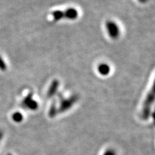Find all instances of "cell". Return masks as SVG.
I'll use <instances>...</instances> for the list:
<instances>
[{
    "label": "cell",
    "mask_w": 155,
    "mask_h": 155,
    "mask_svg": "<svg viewBox=\"0 0 155 155\" xmlns=\"http://www.w3.org/2000/svg\"><path fill=\"white\" fill-rule=\"evenodd\" d=\"M155 98V92H154V86L153 85L152 88L148 94L146 96L144 102L143 104L142 112H141V118L144 120H147L151 116V107L154 101Z\"/></svg>",
    "instance_id": "cell-1"
},
{
    "label": "cell",
    "mask_w": 155,
    "mask_h": 155,
    "mask_svg": "<svg viewBox=\"0 0 155 155\" xmlns=\"http://www.w3.org/2000/svg\"><path fill=\"white\" fill-rule=\"evenodd\" d=\"M53 19L55 21H58L61 19H67L74 20L78 17V12L74 8L66 9L65 11H56L52 13Z\"/></svg>",
    "instance_id": "cell-2"
},
{
    "label": "cell",
    "mask_w": 155,
    "mask_h": 155,
    "mask_svg": "<svg viewBox=\"0 0 155 155\" xmlns=\"http://www.w3.org/2000/svg\"><path fill=\"white\" fill-rule=\"evenodd\" d=\"M58 96L60 98V105L58 107V112L59 113H64L65 111L69 110L78 100V96L76 94L68 98H64V96L61 93H59Z\"/></svg>",
    "instance_id": "cell-3"
},
{
    "label": "cell",
    "mask_w": 155,
    "mask_h": 155,
    "mask_svg": "<svg viewBox=\"0 0 155 155\" xmlns=\"http://www.w3.org/2000/svg\"><path fill=\"white\" fill-rule=\"evenodd\" d=\"M107 31L110 38L113 40L118 39L120 35V30L118 25L114 21H107L105 23Z\"/></svg>",
    "instance_id": "cell-4"
},
{
    "label": "cell",
    "mask_w": 155,
    "mask_h": 155,
    "mask_svg": "<svg viewBox=\"0 0 155 155\" xmlns=\"http://www.w3.org/2000/svg\"><path fill=\"white\" fill-rule=\"evenodd\" d=\"M21 105L25 109L31 110H35L38 108V104L36 100L33 99V94L31 93L28 94L23 100Z\"/></svg>",
    "instance_id": "cell-5"
},
{
    "label": "cell",
    "mask_w": 155,
    "mask_h": 155,
    "mask_svg": "<svg viewBox=\"0 0 155 155\" xmlns=\"http://www.w3.org/2000/svg\"><path fill=\"white\" fill-rule=\"evenodd\" d=\"M59 81L56 80L52 81L47 92L48 98H52L53 96H54L57 94L58 88H59Z\"/></svg>",
    "instance_id": "cell-6"
},
{
    "label": "cell",
    "mask_w": 155,
    "mask_h": 155,
    "mask_svg": "<svg viewBox=\"0 0 155 155\" xmlns=\"http://www.w3.org/2000/svg\"><path fill=\"white\" fill-rule=\"evenodd\" d=\"M98 71L101 75L107 76L109 74L110 69L109 65H108L107 64H102L98 66Z\"/></svg>",
    "instance_id": "cell-7"
},
{
    "label": "cell",
    "mask_w": 155,
    "mask_h": 155,
    "mask_svg": "<svg viewBox=\"0 0 155 155\" xmlns=\"http://www.w3.org/2000/svg\"><path fill=\"white\" fill-rule=\"evenodd\" d=\"M58 107H57V104L56 101H53L51 105V107L48 111V115L51 118H54L58 114Z\"/></svg>",
    "instance_id": "cell-8"
},
{
    "label": "cell",
    "mask_w": 155,
    "mask_h": 155,
    "mask_svg": "<svg viewBox=\"0 0 155 155\" xmlns=\"http://www.w3.org/2000/svg\"><path fill=\"white\" fill-rule=\"evenodd\" d=\"M12 118L14 122H15L16 123H20L23 120V116L21 113L16 112L12 114Z\"/></svg>",
    "instance_id": "cell-9"
},
{
    "label": "cell",
    "mask_w": 155,
    "mask_h": 155,
    "mask_svg": "<svg viewBox=\"0 0 155 155\" xmlns=\"http://www.w3.org/2000/svg\"><path fill=\"white\" fill-rule=\"evenodd\" d=\"M7 66L6 63L5 62L2 56H0V70L5 71L7 70Z\"/></svg>",
    "instance_id": "cell-10"
},
{
    "label": "cell",
    "mask_w": 155,
    "mask_h": 155,
    "mask_svg": "<svg viewBox=\"0 0 155 155\" xmlns=\"http://www.w3.org/2000/svg\"><path fill=\"white\" fill-rule=\"evenodd\" d=\"M103 155H116V152L113 149H107Z\"/></svg>",
    "instance_id": "cell-11"
},
{
    "label": "cell",
    "mask_w": 155,
    "mask_h": 155,
    "mask_svg": "<svg viewBox=\"0 0 155 155\" xmlns=\"http://www.w3.org/2000/svg\"><path fill=\"white\" fill-rule=\"evenodd\" d=\"M3 136H4V133L3 132V130L0 129V143H1L2 140L3 138Z\"/></svg>",
    "instance_id": "cell-12"
},
{
    "label": "cell",
    "mask_w": 155,
    "mask_h": 155,
    "mask_svg": "<svg viewBox=\"0 0 155 155\" xmlns=\"http://www.w3.org/2000/svg\"><path fill=\"white\" fill-rule=\"evenodd\" d=\"M138 1L142 3H146L148 0H138Z\"/></svg>",
    "instance_id": "cell-13"
},
{
    "label": "cell",
    "mask_w": 155,
    "mask_h": 155,
    "mask_svg": "<svg viewBox=\"0 0 155 155\" xmlns=\"http://www.w3.org/2000/svg\"><path fill=\"white\" fill-rule=\"evenodd\" d=\"M7 155H12V154H10V153H8Z\"/></svg>",
    "instance_id": "cell-14"
}]
</instances>
